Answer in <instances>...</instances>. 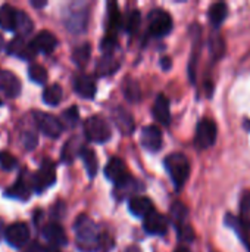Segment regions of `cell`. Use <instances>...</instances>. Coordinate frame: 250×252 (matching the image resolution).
<instances>
[{"label":"cell","instance_id":"6da1fadb","mask_svg":"<svg viewBox=\"0 0 250 252\" xmlns=\"http://www.w3.org/2000/svg\"><path fill=\"white\" fill-rule=\"evenodd\" d=\"M74 230L81 251L93 252L99 250V247L102 245V235L99 233L96 223L88 216H78L74 224Z\"/></svg>","mask_w":250,"mask_h":252},{"label":"cell","instance_id":"7a4b0ae2","mask_svg":"<svg viewBox=\"0 0 250 252\" xmlns=\"http://www.w3.org/2000/svg\"><path fill=\"white\" fill-rule=\"evenodd\" d=\"M165 168L177 189L183 188L190 176V162L184 154L175 152L165 158Z\"/></svg>","mask_w":250,"mask_h":252},{"label":"cell","instance_id":"3957f363","mask_svg":"<svg viewBox=\"0 0 250 252\" xmlns=\"http://www.w3.org/2000/svg\"><path fill=\"white\" fill-rule=\"evenodd\" d=\"M84 134L90 142L105 143L111 139L112 130L100 115H93L87 118L84 123Z\"/></svg>","mask_w":250,"mask_h":252},{"label":"cell","instance_id":"277c9868","mask_svg":"<svg viewBox=\"0 0 250 252\" xmlns=\"http://www.w3.org/2000/svg\"><path fill=\"white\" fill-rule=\"evenodd\" d=\"M56 182V165L52 159L44 158L40 164L38 171L31 177L32 189L37 192H43L46 188H50Z\"/></svg>","mask_w":250,"mask_h":252},{"label":"cell","instance_id":"5b68a950","mask_svg":"<svg viewBox=\"0 0 250 252\" xmlns=\"http://www.w3.org/2000/svg\"><path fill=\"white\" fill-rule=\"evenodd\" d=\"M217 136H218L217 123L211 118H203L199 121V124L196 127L194 143L199 149H208L215 143Z\"/></svg>","mask_w":250,"mask_h":252},{"label":"cell","instance_id":"8992f818","mask_svg":"<svg viewBox=\"0 0 250 252\" xmlns=\"http://www.w3.org/2000/svg\"><path fill=\"white\" fill-rule=\"evenodd\" d=\"M172 30V18L164 9H153L149 13V34L153 37H164Z\"/></svg>","mask_w":250,"mask_h":252},{"label":"cell","instance_id":"52a82bcc","mask_svg":"<svg viewBox=\"0 0 250 252\" xmlns=\"http://www.w3.org/2000/svg\"><path fill=\"white\" fill-rule=\"evenodd\" d=\"M32 117H34L35 126L38 127V130L43 134H46L47 137H52V139H56L60 136L63 127H62V123L55 115L43 112V111H34Z\"/></svg>","mask_w":250,"mask_h":252},{"label":"cell","instance_id":"ba28073f","mask_svg":"<svg viewBox=\"0 0 250 252\" xmlns=\"http://www.w3.org/2000/svg\"><path fill=\"white\" fill-rule=\"evenodd\" d=\"M4 239L13 248H24L29 239V229L22 221L13 223L9 227H6Z\"/></svg>","mask_w":250,"mask_h":252},{"label":"cell","instance_id":"9c48e42d","mask_svg":"<svg viewBox=\"0 0 250 252\" xmlns=\"http://www.w3.org/2000/svg\"><path fill=\"white\" fill-rule=\"evenodd\" d=\"M29 46L34 53H52L57 46V38L53 32L43 30L34 35V38L29 41Z\"/></svg>","mask_w":250,"mask_h":252},{"label":"cell","instance_id":"30bf717a","mask_svg":"<svg viewBox=\"0 0 250 252\" xmlns=\"http://www.w3.org/2000/svg\"><path fill=\"white\" fill-rule=\"evenodd\" d=\"M21 90L22 86L19 78L7 69H0V92L7 97H18Z\"/></svg>","mask_w":250,"mask_h":252},{"label":"cell","instance_id":"8fae6325","mask_svg":"<svg viewBox=\"0 0 250 252\" xmlns=\"http://www.w3.org/2000/svg\"><path fill=\"white\" fill-rule=\"evenodd\" d=\"M105 176L116 185V183H121L122 180H125L127 177H130L131 174L128 173L124 159L113 157L108 161V164L105 167Z\"/></svg>","mask_w":250,"mask_h":252},{"label":"cell","instance_id":"7c38bea8","mask_svg":"<svg viewBox=\"0 0 250 252\" xmlns=\"http://www.w3.org/2000/svg\"><path fill=\"white\" fill-rule=\"evenodd\" d=\"M141 146L147 151L156 152L162 148V131L156 126H146L141 130Z\"/></svg>","mask_w":250,"mask_h":252},{"label":"cell","instance_id":"4fadbf2b","mask_svg":"<svg viewBox=\"0 0 250 252\" xmlns=\"http://www.w3.org/2000/svg\"><path fill=\"white\" fill-rule=\"evenodd\" d=\"M141 183L137 182L133 176L127 177L125 180H122L121 183L115 185V190H113V196L121 201V199H131L134 196H137V193L141 189Z\"/></svg>","mask_w":250,"mask_h":252},{"label":"cell","instance_id":"5bb4252c","mask_svg":"<svg viewBox=\"0 0 250 252\" xmlns=\"http://www.w3.org/2000/svg\"><path fill=\"white\" fill-rule=\"evenodd\" d=\"M44 239L52 244V247L57 248V247H63L68 244V238H66V232L65 229L57 224V223H47L44 224L43 230H41Z\"/></svg>","mask_w":250,"mask_h":252},{"label":"cell","instance_id":"9a60e30c","mask_svg":"<svg viewBox=\"0 0 250 252\" xmlns=\"http://www.w3.org/2000/svg\"><path fill=\"white\" fill-rule=\"evenodd\" d=\"M144 230L150 235H165L168 232V220L162 214L152 211L149 216L144 217Z\"/></svg>","mask_w":250,"mask_h":252},{"label":"cell","instance_id":"2e32d148","mask_svg":"<svg viewBox=\"0 0 250 252\" xmlns=\"http://www.w3.org/2000/svg\"><path fill=\"white\" fill-rule=\"evenodd\" d=\"M74 90L84 99H91L96 94V83L91 75L80 74L74 78Z\"/></svg>","mask_w":250,"mask_h":252},{"label":"cell","instance_id":"e0dca14e","mask_svg":"<svg viewBox=\"0 0 250 252\" xmlns=\"http://www.w3.org/2000/svg\"><path fill=\"white\" fill-rule=\"evenodd\" d=\"M31 190H32L31 179L29 180H25L24 176H21L15 185H12L10 188H7V190L4 192V195L7 198H13V199H19V201H27L31 196Z\"/></svg>","mask_w":250,"mask_h":252},{"label":"cell","instance_id":"ac0fdd59","mask_svg":"<svg viewBox=\"0 0 250 252\" xmlns=\"http://www.w3.org/2000/svg\"><path fill=\"white\" fill-rule=\"evenodd\" d=\"M128 208H130V211H131L136 217H141V219H144V217L149 216L152 211H155L153 202H152L147 196H139V195L130 199Z\"/></svg>","mask_w":250,"mask_h":252},{"label":"cell","instance_id":"d6986e66","mask_svg":"<svg viewBox=\"0 0 250 252\" xmlns=\"http://www.w3.org/2000/svg\"><path fill=\"white\" fill-rule=\"evenodd\" d=\"M153 115L155 118L164 124L168 126L171 123V111H169V100L165 94H159L153 105Z\"/></svg>","mask_w":250,"mask_h":252},{"label":"cell","instance_id":"ffe728a7","mask_svg":"<svg viewBox=\"0 0 250 252\" xmlns=\"http://www.w3.org/2000/svg\"><path fill=\"white\" fill-rule=\"evenodd\" d=\"M7 53L15 55L18 58H22V59H31L35 55L32 52L29 43H27L22 37H16L7 44Z\"/></svg>","mask_w":250,"mask_h":252},{"label":"cell","instance_id":"44dd1931","mask_svg":"<svg viewBox=\"0 0 250 252\" xmlns=\"http://www.w3.org/2000/svg\"><path fill=\"white\" fill-rule=\"evenodd\" d=\"M113 120H115V124L118 126V128L124 133V134H130L134 131V118L133 115L124 109V108H116L113 111Z\"/></svg>","mask_w":250,"mask_h":252},{"label":"cell","instance_id":"7402d4cb","mask_svg":"<svg viewBox=\"0 0 250 252\" xmlns=\"http://www.w3.org/2000/svg\"><path fill=\"white\" fill-rule=\"evenodd\" d=\"M122 25V18L118 9V4L115 1H111L108 4V22H106V30L108 34L106 35H112L115 37L116 31L119 30V27Z\"/></svg>","mask_w":250,"mask_h":252},{"label":"cell","instance_id":"603a6c76","mask_svg":"<svg viewBox=\"0 0 250 252\" xmlns=\"http://www.w3.org/2000/svg\"><path fill=\"white\" fill-rule=\"evenodd\" d=\"M225 223H227V226H228V227H231V229L239 235V238L242 239V242L246 245L248 251L250 252V238H249L250 229H248V227L240 221V219H239V217L231 216V214H227V216H225Z\"/></svg>","mask_w":250,"mask_h":252},{"label":"cell","instance_id":"cb8c5ba5","mask_svg":"<svg viewBox=\"0 0 250 252\" xmlns=\"http://www.w3.org/2000/svg\"><path fill=\"white\" fill-rule=\"evenodd\" d=\"M16 10L10 4H3L0 7V27L6 31H15L16 24Z\"/></svg>","mask_w":250,"mask_h":252},{"label":"cell","instance_id":"d4e9b609","mask_svg":"<svg viewBox=\"0 0 250 252\" xmlns=\"http://www.w3.org/2000/svg\"><path fill=\"white\" fill-rule=\"evenodd\" d=\"M66 27L72 32H81L87 27V12L80 10V12H72L66 21Z\"/></svg>","mask_w":250,"mask_h":252},{"label":"cell","instance_id":"484cf974","mask_svg":"<svg viewBox=\"0 0 250 252\" xmlns=\"http://www.w3.org/2000/svg\"><path fill=\"white\" fill-rule=\"evenodd\" d=\"M32 19L28 16V13L22 10H16V24H15V31L18 32V37H25L32 31Z\"/></svg>","mask_w":250,"mask_h":252},{"label":"cell","instance_id":"4316f807","mask_svg":"<svg viewBox=\"0 0 250 252\" xmlns=\"http://www.w3.org/2000/svg\"><path fill=\"white\" fill-rule=\"evenodd\" d=\"M187 216H189V210L184 204L181 202H175L172 207H171V219L177 227V230H181L183 227H186V220H187Z\"/></svg>","mask_w":250,"mask_h":252},{"label":"cell","instance_id":"83f0119b","mask_svg":"<svg viewBox=\"0 0 250 252\" xmlns=\"http://www.w3.org/2000/svg\"><path fill=\"white\" fill-rule=\"evenodd\" d=\"M118 66H119V63L112 56V53H105V56L97 63L96 71H97V75L103 77V75H108V74H113L118 69Z\"/></svg>","mask_w":250,"mask_h":252},{"label":"cell","instance_id":"f1b7e54d","mask_svg":"<svg viewBox=\"0 0 250 252\" xmlns=\"http://www.w3.org/2000/svg\"><path fill=\"white\" fill-rule=\"evenodd\" d=\"M62 87L59 84H50L49 87L44 89L43 92V102L46 105H50V106H56L60 103L62 100Z\"/></svg>","mask_w":250,"mask_h":252},{"label":"cell","instance_id":"f546056e","mask_svg":"<svg viewBox=\"0 0 250 252\" xmlns=\"http://www.w3.org/2000/svg\"><path fill=\"white\" fill-rule=\"evenodd\" d=\"M80 155H81V158L84 161V165H85V170H87L88 176L94 177L96 173H97V157H96L94 151L90 149V148H83Z\"/></svg>","mask_w":250,"mask_h":252},{"label":"cell","instance_id":"4dcf8cb0","mask_svg":"<svg viewBox=\"0 0 250 252\" xmlns=\"http://www.w3.org/2000/svg\"><path fill=\"white\" fill-rule=\"evenodd\" d=\"M227 13H228V7L225 3H214L211 7H209V19L211 22L218 27L222 24V21L227 18Z\"/></svg>","mask_w":250,"mask_h":252},{"label":"cell","instance_id":"1f68e13d","mask_svg":"<svg viewBox=\"0 0 250 252\" xmlns=\"http://www.w3.org/2000/svg\"><path fill=\"white\" fill-rule=\"evenodd\" d=\"M90 55H91V47H90V43H84L81 46H78L74 52H72V59L74 62L78 65V66H85L88 59H90Z\"/></svg>","mask_w":250,"mask_h":252},{"label":"cell","instance_id":"d6a6232c","mask_svg":"<svg viewBox=\"0 0 250 252\" xmlns=\"http://www.w3.org/2000/svg\"><path fill=\"white\" fill-rule=\"evenodd\" d=\"M240 221L250 229V190H245L240 198Z\"/></svg>","mask_w":250,"mask_h":252},{"label":"cell","instance_id":"836d02e7","mask_svg":"<svg viewBox=\"0 0 250 252\" xmlns=\"http://www.w3.org/2000/svg\"><path fill=\"white\" fill-rule=\"evenodd\" d=\"M77 140H78L77 137H75V139H71V140H68V143L65 145L63 152H62V161H63V162H71V161L75 158V155L81 152L83 146H81Z\"/></svg>","mask_w":250,"mask_h":252},{"label":"cell","instance_id":"e575fe53","mask_svg":"<svg viewBox=\"0 0 250 252\" xmlns=\"http://www.w3.org/2000/svg\"><path fill=\"white\" fill-rule=\"evenodd\" d=\"M28 75L34 83H38V84H43L47 81V71L40 63H31L28 68Z\"/></svg>","mask_w":250,"mask_h":252},{"label":"cell","instance_id":"d590c367","mask_svg":"<svg viewBox=\"0 0 250 252\" xmlns=\"http://www.w3.org/2000/svg\"><path fill=\"white\" fill-rule=\"evenodd\" d=\"M124 93H125V97L130 100V102H139L140 100V87L139 84L134 81V80H130L127 78L125 81V86H124Z\"/></svg>","mask_w":250,"mask_h":252},{"label":"cell","instance_id":"8d00e7d4","mask_svg":"<svg viewBox=\"0 0 250 252\" xmlns=\"http://www.w3.org/2000/svg\"><path fill=\"white\" fill-rule=\"evenodd\" d=\"M140 21H141V15L139 10H133L128 13V16L125 18V22H124V27L128 32H136L137 28L140 27Z\"/></svg>","mask_w":250,"mask_h":252},{"label":"cell","instance_id":"74e56055","mask_svg":"<svg viewBox=\"0 0 250 252\" xmlns=\"http://www.w3.org/2000/svg\"><path fill=\"white\" fill-rule=\"evenodd\" d=\"M21 142H22V146L27 149V151H32L37 143H38V137H37V133L31 131V130H27V131H22L21 134Z\"/></svg>","mask_w":250,"mask_h":252},{"label":"cell","instance_id":"f35d334b","mask_svg":"<svg viewBox=\"0 0 250 252\" xmlns=\"http://www.w3.org/2000/svg\"><path fill=\"white\" fill-rule=\"evenodd\" d=\"M16 165H18V159H16L13 155H10L7 151L0 152V167H1V170L10 171V170H13Z\"/></svg>","mask_w":250,"mask_h":252},{"label":"cell","instance_id":"ab89813d","mask_svg":"<svg viewBox=\"0 0 250 252\" xmlns=\"http://www.w3.org/2000/svg\"><path fill=\"white\" fill-rule=\"evenodd\" d=\"M78 118H80V114H78L77 106H71V108H68V109L62 114V121H63L68 127H75V124L78 123Z\"/></svg>","mask_w":250,"mask_h":252},{"label":"cell","instance_id":"60d3db41","mask_svg":"<svg viewBox=\"0 0 250 252\" xmlns=\"http://www.w3.org/2000/svg\"><path fill=\"white\" fill-rule=\"evenodd\" d=\"M24 252H47V248H46V247H41V245L37 244V242H32V244H31Z\"/></svg>","mask_w":250,"mask_h":252},{"label":"cell","instance_id":"b9f144b4","mask_svg":"<svg viewBox=\"0 0 250 252\" xmlns=\"http://www.w3.org/2000/svg\"><path fill=\"white\" fill-rule=\"evenodd\" d=\"M29 3H31V6H32V7H44V6L47 4V1H46V0H41V1H37V0H31Z\"/></svg>","mask_w":250,"mask_h":252},{"label":"cell","instance_id":"7bdbcfd3","mask_svg":"<svg viewBox=\"0 0 250 252\" xmlns=\"http://www.w3.org/2000/svg\"><path fill=\"white\" fill-rule=\"evenodd\" d=\"M4 232H6V227H4L3 220L0 219V241H1V238H4Z\"/></svg>","mask_w":250,"mask_h":252},{"label":"cell","instance_id":"ee69618b","mask_svg":"<svg viewBox=\"0 0 250 252\" xmlns=\"http://www.w3.org/2000/svg\"><path fill=\"white\" fill-rule=\"evenodd\" d=\"M162 66H164V68H169V66H171L169 58H164V59H162Z\"/></svg>","mask_w":250,"mask_h":252},{"label":"cell","instance_id":"f6af8a7d","mask_svg":"<svg viewBox=\"0 0 250 252\" xmlns=\"http://www.w3.org/2000/svg\"><path fill=\"white\" fill-rule=\"evenodd\" d=\"M174 252H190V250H189V248H186V247H178V248H177Z\"/></svg>","mask_w":250,"mask_h":252},{"label":"cell","instance_id":"bcb514c9","mask_svg":"<svg viewBox=\"0 0 250 252\" xmlns=\"http://www.w3.org/2000/svg\"><path fill=\"white\" fill-rule=\"evenodd\" d=\"M125 252H141V251H140V248H139V247H130V248H128Z\"/></svg>","mask_w":250,"mask_h":252},{"label":"cell","instance_id":"7dc6e473","mask_svg":"<svg viewBox=\"0 0 250 252\" xmlns=\"http://www.w3.org/2000/svg\"><path fill=\"white\" fill-rule=\"evenodd\" d=\"M245 127H250V121H249V120H246V121H245Z\"/></svg>","mask_w":250,"mask_h":252},{"label":"cell","instance_id":"c3c4849f","mask_svg":"<svg viewBox=\"0 0 250 252\" xmlns=\"http://www.w3.org/2000/svg\"><path fill=\"white\" fill-rule=\"evenodd\" d=\"M1 46H3V37L0 35V47H1Z\"/></svg>","mask_w":250,"mask_h":252},{"label":"cell","instance_id":"681fc988","mask_svg":"<svg viewBox=\"0 0 250 252\" xmlns=\"http://www.w3.org/2000/svg\"><path fill=\"white\" fill-rule=\"evenodd\" d=\"M0 105H1V99H0Z\"/></svg>","mask_w":250,"mask_h":252}]
</instances>
